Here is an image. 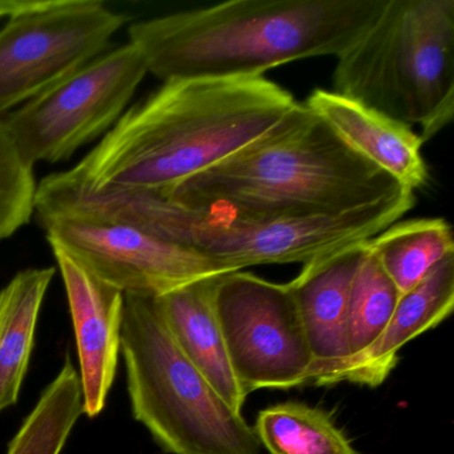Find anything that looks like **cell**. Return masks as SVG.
Masks as SVG:
<instances>
[{"mask_svg":"<svg viewBox=\"0 0 454 454\" xmlns=\"http://www.w3.org/2000/svg\"><path fill=\"white\" fill-rule=\"evenodd\" d=\"M297 105L264 76L164 82L66 172L95 190L166 192L267 135Z\"/></svg>","mask_w":454,"mask_h":454,"instance_id":"1","label":"cell"},{"mask_svg":"<svg viewBox=\"0 0 454 454\" xmlns=\"http://www.w3.org/2000/svg\"><path fill=\"white\" fill-rule=\"evenodd\" d=\"M387 0H231L132 23L129 43L160 81L260 78L300 59L339 58Z\"/></svg>","mask_w":454,"mask_h":454,"instance_id":"2","label":"cell"},{"mask_svg":"<svg viewBox=\"0 0 454 454\" xmlns=\"http://www.w3.org/2000/svg\"><path fill=\"white\" fill-rule=\"evenodd\" d=\"M300 103L267 135L164 195L233 220L339 216L403 190Z\"/></svg>","mask_w":454,"mask_h":454,"instance_id":"3","label":"cell"},{"mask_svg":"<svg viewBox=\"0 0 454 454\" xmlns=\"http://www.w3.org/2000/svg\"><path fill=\"white\" fill-rule=\"evenodd\" d=\"M336 59L334 92L433 139L454 115V2L387 0Z\"/></svg>","mask_w":454,"mask_h":454,"instance_id":"4","label":"cell"},{"mask_svg":"<svg viewBox=\"0 0 454 454\" xmlns=\"http://www.w3.org/2000/svg\"><path fill=\"white\" fill-rule=\"evenodd\" d=\"M121 353L135 419L171 454H260L262 443L188 360L156 297L124 294Z\"/></svg>","mask_w":454,"mask_h":454,"instance_id":"5","label":"cell"},{"mask_svg":"<svg viewBox=\"0 0 454 454\" xmlns=\"http://www.w3.org/2000/svg\"><path fill=\"white\" fill-rule=\"evenodd\" d=\"M414 191L339 216L301 219L233 220L192 211L161 196L148 217L150 235L193 249L225 272L256 265H302L355 244L372 240L411 211Z\"/></svg>","mask_w":454,"mask_h":454,"instance_id":"6","label":"cell"},{"mask_svg":"<svg viewBox=\"0 0 454 454\" xmlns=\"http://www.w3.org/2000/svg\"><path fill=\"white\" fill-rule=\"evenodd\" d=\"M147 74L142 52L129 42L26 103L4 123L31 166L70 160L118 123Z\"/></svg>","mask_w":454,"mask_h":454,"instance_id":"7","label":"cell"},{"mask_svg":"<svg viewBox=\"0 0 454 454\" xmlns=\"http://www.w3.org/2000/svg\"><path fill=\"white\" fill-rule=\"evenodd\" d=\"M129 22L100 0H35L0 30V115L107 52Z\"/></svg>","mask_w":454,"mask_h":454,"instance_id":"8","label":"cell"},{"mask_svg":"<svg viewBox=\"0 0 454 454\" xmlns=\"http://www.w3.org/2000/svg\"><path fill=\"white\" fill-rule=\"evenodd\" d=\"M212 297L244 395L309 384L315 361L288 284L239 270L216 278Z\"/></svg>","mask_w":454,"mask_h":454,"instance_id":"9","label":"cell"},{"mask_svg":"<svg viewBox=\"0 0 454 454\" xmlns=\"http://www.w3.org/2000/svg\"><path fill=\"white\" fill-rule=\"evenodd\" d=\"M39 223L49 243L65 248L90 272L124 294L160 297L228 273L193 249L129 225L70 216L41 217Z\"/></svg>","mask_w":454,"mask_h":454,"instance_id":"10","label":"cell"},{"mask_svg":"<svg viewBox=\"0 0 454 454\" xmlns=\"http://www.w3.org/2000/svg\"><path fill=\"white\" fill-rule=\"evenodd\" d=\"M49 244L62 275L73 318L83 413L94 419L105 409L118 369L124 294L90 272L62 247Z\"/></svg>","mask_w":454,"mask_h":454,"instance_id":"11","label":"cell"},{"mask_svg":"<svg viewBox=\"0 0 454 454\" xmlns=\"http://www.w3.org/2000/svg\"><path fill=\"white\" fill-rule=\"evenodd\" d=\"M365 243L307 262L299 275L286 283L294 294L315 361L309 384H320L348 357V301Z\"/></svg>","mask_w":454,"mask_h":454,"instance_id":"12","label":"cell"},{"mask_svg":"<svg viewBox=\"0 0 454 454\" xmlns=\"http://www.w3.org/2000/svg\"><path fill=\"white\" fill-rule=\"evenodd\" d=\"M453 307L454 254H450L421 283L401 294L387 328L371 347L340 364L318 385L352 382L379 387L397 365L400 350L442 323L453 312Z\"/></svg>","mask_w":454,"mask_h":454,"instance_id":"13","label":"cell"},{"mask_svg":"<svg viewBox=\"0 0 454 454\" xmlns=\"http://www.w3.org/2000/svg\"><path fill=\"white\" fill-rule=\"evenodd\" d=\"M305 106L323 119L349 147L409 190L429 179L422 156L424 145L411 127L334 91L315 90Z\"/></svg>","mask_w":454,"mask_h":454,"instance_id":"14","label":"cell"},{"mask_svg":"<svg viewBox=\"0 0 454 454\" xmlns=\"http://www.w3.org/2000/svg\"><path fill=\"white\" fill-rule=\"evenodd\" d=\"M219 278V276H216ZM216 278L195 281L156 297L159 310L176 344L220 397L241 413L244 395L231 365L222 326L214 307Z\"/></svg>","mask_w":454,"mask_h":454,"instance_id":"15","label":"cell"},{"mask_svg":"<svg viewBox=\"0 0 454 454\" xmlns=\"http://www.w3.org/2000/svg\"><path fill=\"white\" fill-rule=\"evenodd\" d=\"M55 268L20 270L0 291V411L15 405L35 345L39 313Z\"/></svg>","mask_w":454,"mask_h":454,"instance_id":"16","label":"cell"},{"mask_svg":"<svg viewBox=\"0 0 454 454\" xmlns=\"http://www.w3.org/2000/svg\"><path fill=\"white\" fill-rule=\"evenodd\" d=\"M368 247L403 294L454 254L453 230L442 217L409 220L395 223L369 240Z\"/></svg>","mask_w":454,"mask_h":454,"instance_id":"17","label":"cell"},{"mask_svg":"<svg viewBox=\"0 0 454 454\" xmlns=\"http://www.w3.org/2000/svg\"><path fill=\"white\" fill-rule=\"evenodd\" d=\"M83 414L81 376L70 356L42 392L9 443L7 454H60Z\"/></svg>","mask_w":454,"mask_h":454,"instance_id":"18","label":"cell"},{"mask_svg":"<svg viewBox=\"0 0 454 454\" xmlns=\"http://www.w3.org/2000/svg\"><path fill=\"white\" fill-rule=\"evenodd\" d=\"M254 429L270 454H358L325 411L305 403L262 409Z\"/></svg>","mask_w":454,"mask_h":454,"instance_id":"19","label":"cell"},{"mask_svg":"<svg viewBox=\"0 0 454 454\" xmlns=\"http://www.w3.org/2000/svg\"><path fill=\"white\" fill-rule=\"evenodd\" d=\"M400 296L366 241L348 301L345 321L348 357L345 360L360 355L379 339L387 328Z\"/></svg>","mask_w":454,"mask_h":454,"instance_id":"20","label":"cell"},{"mask_svg":"<svg viewBox=\"0 0 454 454\" xmlns=\"http://www.w3.org/2000/svg\"><path fill=\"white\" fill-rule=\"evenodd\" d=\"M34 167L15 145L0 121V241L12 238L31 222L36 196Z\"/></svg>","mask_w":454,"mask_h":454,"instance_id":"21","label":"cell"},{"mask_svg":"<svg viewBox=\"0 0 454 454\" xmlns=\"http://www.w3.org/2000/svg\"><path fill=\"white\" fill-rule=\"evenodd\" d=\"M34 0H0V20L12 18L27 12L33 6Z\"/></svg>","mask_w":454,"mask_h":454,"instance_id":"22","label":"cell"}]
</instances>
